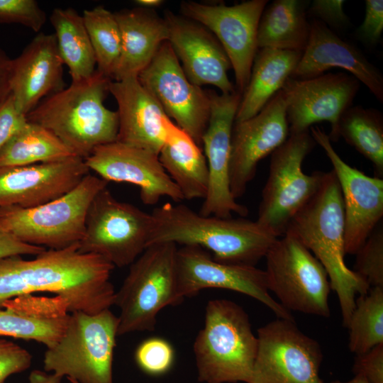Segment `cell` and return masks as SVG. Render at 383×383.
Returning a JSON list of instances; mask_svg holds the SVG:
<instances>
[{
	"label": "cell",
	"instance_id": "1",
	"mask_svg": "<svg viewBox=\"0 0 383 383\" xmlns=\"http://www.w3.org/2000/svg\"><path fill=\"white\" fill-rule=\"evenodd\" d=\"M114 266L104 257L82 253L79 243L46 249L32 260L20 255L0 260V307L6 301L35 292L55 294L67 311L95 314L114 304L110 281Z\"/></svg>",
	"mask_w": 383,
	"mask_h": 383
},
{
	"label": "cell",
	"instance_id": "2",
	"mask_svg": "<svg viewBox=\"0 0 383 383\" xmlns=\"http://www.w3.org/2000/svg\"><path fill=\"white\" fill-rule=\"evenodd\" d=\"M151 215L148 246L161 243L198 245L226 264L255 266L277 239L257 221L203 216L182 204H165Z\"/></svg>",
	"mask_w": 383,
	"mask_h": 383
},
{
	"label": "cell",
	"instance_id": "3",
	"mask_svg": "<svg viewBox=\"0 0 383 383\" xmlns=\"http://www.w3.org/2000/svg\"><path fill=\"white\" fill-rule=\"evenodd\" d=\"M344 233L342 193L331 170L323 172L317 192L292 219L285 234L301 243L325 268L347 328L355 295L367 294L370 286L345 262Z\"/></svg>",
	"mask_w": 383,
	"mask_h": 383
},
{
	"label": "cell",
	"instance_id": "4",
	"mask_svg": "<svg viewBox=\"0 0 383 383\" xmlns=\"http://www.w3.org/2000/svg\"><path fill=\"white\" fill-rule=\"evenodd\" d=\"M111 79L99 70L40 101L27 116L84 160L99 146L117 140L118 112L104 104Z\"/></svg>",
	"mask_w": 383,
	"mask_h": 383
},
{
	"label": "cell",
	"instance_id": "5",
	"mask_svg": "<svg viewBox=\"0 0 383 383\" xmlns=\"http://www.w3.org/2000/svg\"><path fill=\"white\" fill-rule=\"evenodd\" d=\"M198 380L203 383H249L257 338L248 315L228 299L210 300L204 328L194 343Z\"/></svg>",
	"mask_w": 383,
	"mask_h": 383
},
{
	"label": "cell",
	"instance_id": "6",
	"mask_svg": "<svg viewBox=\"0 0 383 383\" xmlns=\"http://www.w3.org/2000/svg\"><path fill=\"white\" fill-rule=\"evenodd\" d=\"M118 323L110 309L95 314L72 312L62 337L44 353L45 371L78 383H113Z\"/></svg>",
	"mask_w": 383,
	"mask_h": 383
},
{
	"label": "cell",
	"instance_id": "7",
	"mask_svg": "<svg viewBox=\"0 0 383 383\" xmlns=\"http://www.w3.org/2000/svg\"><path fill=\"white\" fill-rule=\"evenodd\" d=\"M177 250L172 243L152 244L130 265L115 294L113 305L120 311L118 335L153 331L162 309L182 303L176 282Z\"/></svg>",
	"mask_w": 383,
	"mask_h": 383
},
{
	"label": "cell",
	"instance_id": "8",
	"mask_svg": "<svg viewBox=\"0 0 383 383\" xmlns=\"http://www.w3.org/2000/svg\"><path fill=\"white\" fill-rule=\"evenodd\" d=\"M109 182L88 174L71 191L31 209H0V231L30 245L61 250L79 243L89 207Z\"/></svg>",
	"mask_w": 383,
	"mask_h": 383
},
{
	"label": "cell",
	"instance_id": "9",
	"mask_svg": "<svg viewBox=\"0 0 383 383\" xmlns=\"http://www.w3.org/2000/svg\"><path fill=\"white\" fill-rule=\"evenodd\" d=\"M316 144L309 131L289 134L271 154L257 221L277 238L285 234L292 219L321 185L323 172L307 174L302 170L304 158Z\"/></svg>",
	"mask_w": 383,
	"mask_h": 383
},
{
	"label": "cell",
	"instance_id": "10",
	"mask_svg": "<svg viewBox=\"0 0 383 383\" xmlns=\"http://www.w3.org/2000/svg\"><path fill=\"white\" fill-rule=\"evenodd\" d=\"M152 226L151 213L116 199L106 187L89 207L79 250L100 255L114 267L130 266L147 248Z\"/></svg>",
	"mask_w": 383,
	"mask_h": 383
},
{
	"label": "cell",
	"instance_id": "11",
	"mask_svg": "<svg viewBox=\"0 0 383 383\" xmlns=\"http://www.w3.org/2000/svg\"><path fill=\"white\" fill-rule=\"evenodd\" d=\"M265 258L268 289L282 306L288 311L330 317L328 274L301 243L284 234L277 238Z\"/></svg>",
	"mask_w": 383,
	"mask_h": 383
},
{
	"label": "cell",
	"instance_id": "12",
	"mask_svg": "<svg viewBox=\"0 0 383 383\" xmlns=\"http://www.w3.org/2000/svg\"><path fill=\"white\" fill-rule=\"evenodd\" d=\"M257 338L249 383H323L321 347L294 321L278 318L258 328Z\"/></svg>",
	"mask_w": 383,
	"mask_h": 383
},
{
	"label": "cell",
	"instance_id": "13",
	"mask_svg": "<svg viewBox=\"0 0 383 383\" xmlns=\"http://www.w3.org/2000/svg\"><path fill=\"white\" fill-rule=\"evenodd\" d=\"M175 272L177 293L183 300L206 289H228L262 302L279 318L294 321L290 311L270 296L265 270L255 266L223 263L191 245L177 248Z\"/></svg>",
	"mask_w": 383,
	"mask_h": 383
},
{
	"label": "cell",
	"instance_id": "14",
	"mask_svg": "<svg viewBox=\"0 0 383 383\" xmlns=\"http://www.w3.org/2000/svg\"><path fill=\"white\" fill-rule=\"evenodd\" d=\"M138 79L166 115L201 148L210 117L209 94L189 80L168 41L161 45Z\"/></svg>",
	"mask_w": 383,
	"mask_h": 383
},
{
	"label": "cell",
	"instance_id": "15",
	"mask_svg": "<svg viewBox=\"0 0 383 383\" xmlns=\"http://www.w3.org/2000/svg\"><path fill=\"white\" fill-rule=\"evenodd\" d=\"M267 0H250L233 6L182 1L183 16L206 28L219 41L234 71L235 89L243 94L258 50L257 35Z\"/></svg>",
	"mask_w": 383,
	"mask_h": 383
},
{
	"label": "cell",
	"instance_id": "16",
	"mask_svg": "<svg viewBox=\"0 0 383 383\" xmlns=\"http://www.w3.org/2000/svg\"><path fill=\"white\" fill-rule=\"evenodd\" d=\"M360 87L358 79L343 72L304 80L289 77L282 89L289 134L308 131L313 124L327 121L331 142L338 141L339 120L352 106Z\"/></svg>",
	"mask_w": 383,
	"mask_h": 383
},
{
	"label": "cell",
	"instance_id": "17",
	"mask_svg": "<svg viewBox=\"0 0 383 383\" xmlns=\"http://www.w3.org/2000/svg\"><path fill=\"white\" fill-rule=\"evenodd\" d=\"M210 117L201 139L209 169V187L199 212L203 216L244 217L248 210L238 204L230 189L229 164L231 140L235 115L242 94L209 93Z\"/></svg>",
	"mask_w": 383,
	"mask_h": 383
},
{
	"label": "cell",
	"instance_id": "18",
	"mask_svg": "<svg viewBox=\"0 0 383 383\" xmlns=\"http://www.w3.org/2000/svg\"><path fill=\"white\" fill-rule=\"evenodd\" d=\"M287 102L279 90L255 116L234 122L231 140L230 189L237 199L254 178L259 162L271 155L289 135Z\"/></svg>",
	"mask_w": 383,
	"mask_h": 383
},
{
	"label": "cell",
	"instance_id": "19",
	"mask_svg": "<svg viewBox=\"0 0 383 383\" xmlns=\"http://www.w3.org/2000/svg\"><path fill=\"white\" fill-rule=\"evenodd\" d=\"M311 135L325 151L338 181L343 202L345 252L355 255L383 217V179L350 166L337 153L324 131Z\"/></svg>",
	"mask_w": 383,
	"mask_h": 383
},
{
	"label": "cell",
	"instance_id": "20",
	"mask_svg": "<svg viewBox=\"0 0 383 383\" xmlns=\"http://www.w3.org/2000/svg\"><path fill=\"white\" fill-rule=\"evenodd\" d=\"M89 170L107 182L137 186L146 205H155L163 196L175 202L183 195L161 165L158 155L148 150L115 141L96 148L84 160Z\"/></svg>",
	"mask_w": 383,
	"mask_h": 383
},
{
	"label": "cell",
	"instance_id": "21",
	"mask_svg": "<svg viewBox=\"0 0 383 383\" xmlns=\"http://www.w3.org/2000/svg\"><path fill=\"white\" fill-rule=\"evenodd\" d=\"M90 173L84 159L0 167V209H31L57 199Z\"/></svg>",
	"mask_w": 383,
	"mask_h": 383
},
{
	"label": "cell",
	"instance_id": "22",
	"mask_svg": "<svg viewBox=\"0 0 383 383\" xmlns=\"http://www.w3.org/2000/svg\"><path fill=\"white\" fill-rule=\"evenodd\" d=\"M164 18L168 42L189 80L199 87L213 85L221 94L237 91L228 76L232 68L230 60L214 35L199 23L170 11Z\"/></svg>",
	"mask_w": 383,
	"mask_h": 383
},
{
	"label": "cell",
	"instance_id": "23",
	"mask_svg": "<svg viewBox=\"0 0 383 383\" xmlns=\"http://www.w3.org/2000/svg\"><path fill=\"white\" fill-rule=\"evenodd\" d=\"M308 43L291 78L308 79L333 67L341 68L364 84L383 103V74L354 45L343 40L318 20L310 22Z\"/></svg>",
	"mask_w": 383,
	"mask_h": 383
},
{
	"label": "cell",
	"instance_id": "24",
	"mask_svg": "<svg viewBox=\"0 0 383 383\" xmlns=\"http://www.w3.org/2000/svg\"><path fill=\"white\" fill-rule=\"evenodd\" d=\"M63 65L55 35L43 33L13 59L11 94L20 113L26 116L42 99L64 89Z\"/></svg>",
	"mask_w": 383,
	"mask_h": 383
},
{
	"label": "cell",
	"instance_id": "25",
	"mask_svg": "<svg viewBox=\"0 0 383 383\" xmlns=\"http://www.w3.org/2000/svg\"><path fill=\"white\" fill-rule=\"evenodd\" d=\"M109 92L118 104L117 141L159 155L170 118L138 77L111 81Z\"/></svg>",
	"mask_w": 383,
	"mask_h": 383
},
{
	"label": "cell",
	"instance_id": "26",
	"mask_svg": "<svg viewBox=\"0 0 383 383\" xmlns=\"http://www.w3.org/2000/svg\"><path fill=\"white\" fill-rule=\"evenodd\" d=\"M114 14L120 29L121 48L112 79L138 77L161 45L168 41L167 22L152 9L140 6Z\"/></svg>",
	"mask_w": 383,
	"mask_h": 383
},
{
	"label": "cell",
	"instance_id": "27",
	"mask_svg": "<svg viewBox=\"0 0 383 383\" xmlns=\"http://www.w3.org/2000/svg\"><path fill=\"white\" fill-rule=\"evenodd\" d=\"M158 157L184 199H204L209 187V169L201 148L170 118Z\"/></svg>",
	"mask_w": 383,
	"mask_h": 383
},
{
	"label": "cell",
	"instance_id": "28",
	"mask_svg": "<svg viewBox=\"0 0 383 383\" xmlns=\"http://www.w3.org/2000/svg\"><path fill=\"white\" fill-rule=\"evenodd\" d=\"M302 52L264 48L258 49L250 79L242 94L235 122L258 113L282 89L299 62Z\"/></svg>",
	"mask_w": 383,
	"mask_h": 383
},
{
	"label": "cell",
	"instance_id": "29",
	"mask_svg": "<svg viewBox=\"0 0 383 383\" xmlns=\"http://www.w3.org/2000/svg\"><path fill=\"white\" fill-rule=\"evenodd\" d=\"M308 0H274L260 17L257 35L258 49L269 48L303 52L310 35Z\"/></svg>",
	"mask_w": 383,
	"mask_h": 383
},
{
	"label": "cell",
	"instance_id": "30",
	"mask_svg": "<svg viewBox=\"0 0 383 383\" xmlns=\"http://www.w3.org/2000/svg\"><path fill=\"white\" fill-rule=\"evenodd\" d=\"M0 309V338L35 340L47 348L54 345L65 330L69 314L65 307L30 311L26 296L4 302Z\"/></svg>",
	"mask_w": 383,
	"mask_h": 383
},
{
	"label": "cell",
	"instance_id": "31",
	"mask_svg": "<svg viewBox=\"0 0 383 383\" xmlns=\"http://www.w3.org/2000/svg\"><path fill=\"white\" fill-rule=\"evenodd\" d=\"M50 20L60 55L69 69L72 82L91 77L96 70V60L82 15L72 8H55Z\"/></svg>",
	"mask_w": 383,
	"mask_h": 383
},
{
	"label": "cell",
	"instance_id": "32",
	"mask_svg": "<svg viewBox=\"0 0 383 383\" xmlns=\"http://www.w3.org/2000/svg\"><path fill=\"white\" fill-rule=\"evenodd\" d=\"M74 155L55 135L29 121L0 150V167L53 162Z\"/></svg>",
	"mask_w": 383,
	"mask_h": 383
},
{
	"label": "cell",
	"instance_id": "33",
	"mask_svg": "<svg viewBox=\"0 0 383 383\" xmlns=\"http://www.w3.org/2000/svg\"><path fill=\"white\" fill-rule=\"evenodd\" d=\"M338 134L374 167L375 177H383V115L376 109L352 106L340 117Z\"/></svg>",
	"mask_w": 383,
	"mask_h": 383
},
{
	"label": "cell",
	"instance_id": "34",
	"mask_svg": "<svg viewBox=\"0 0 383 383\" xmlns=\"http://www.w3.org/2000/svg\"><path fill=\"white\" fill-rule=\"evenodd\" d=\"M347 328L349 349L356 355L383 344V288H370L359 295Z\"/></svg>",
	"mask_w": 383,
	"mask_h": 383
},
{
	"label": "cell",
	"instance_id": "35",
	"mask_svg": "<svg viewBox=\"0 0 383 383\" xmlns=\"http://www.w3.org/2000/svg\"><path fill=\"white\" fill-rule=\"evenodd\" d=\"M82 17L95 54L96 70L112 80L121 48L115 14L99 6L84 10Z\"/></svg>",
	"mask_w": 383,
	"mask_h": 383
},
{
	"label": "cell",
	"instance_id": "36",
	"mask_svg": "<svg viewBox=\"0 0 383 383\" xmlns=\"http://www.w3.org/2000/svg\"><path fill=\"white\" fill-rule=\"evenodd\" d=\"M354 272L370 287L383 288V229L379 224L355 253Z\"/></svg>",
	"mask_w": 383,
	"mask_h": 383
},
{
	"label": "cell",
	"instance_id": "37",
	"mask_svg": "<svg viewBox=\"0 0 383 383\" xmlns=\"http://www.w3.org/2000/svg\"><path fill=\"white\" fill-rule=\"evenodd\" d=\"M135 360L145 373L158 376L167 372L174 360V351L166 340L152 337L143 340L137 348Z\"/></svg>",
	"mask_w": 383,
	"mask_h": 383
},
{
	"label": "cell",
	"instance_id": "38",
	"mask_svg": "<svg viewBox=\"0 0 383 383\" xmlns=\"http://www.w3.org/2000/svg\"><path fill=\"white\" fill-rule=\"evenodd\" d=\"M45 21V13L34 0H0V23H18L38 32Z\"/></svg>",
	"mask_w": 383,
	"mask_h": 383
},
{
	"label": "cell",
	"instance_id": "39",
	"mask_svg": "<svg viewBox=\"0 0 383 383\" xmlns=\"http://www.w3.org/2000/svg\"><path fill=\"white\" fill-rule=\"evenodd\" d=\"M344 0H313L307 9V16L318 20L333 31H344L351 26L344 12Z\"/></svg>",
	"mask_w": 383,
	"mask_h": 383
},
{
	"label": "cell",
	"instance_id": "40",
	"mask_svg": "<svg viewBox=\"0 0 383 383\" xmlns=\"http://www.w3.org/2000/svg\"><path fill=\"white\" fill-rule=\"evenodd\" d=\"M383 32V1L366 0L365 14L355 30L356 38L370 48H375Z\"/></svg>",
	"mask_w": 383,
	"mask_h": 383
},
{
	"label": "cell",
	"instance_id": "41",
	"mask_svg": "<svg viewBox=\"0 0 383 383\" xmlns=\"http://www.w3.org/2000/svg\"><path fill=\"white\" fill-rule=\"evenodd\" d=\"M32 358L26 349L0 338V383H5L12 374L28 370L32 364Z\"/></svg>",
	"mask_w": 383,
	"mask_h": 383
},
{
	"label": "cell",
	"instance_id": "42",
	"mask_svg": "<svg viewBox=\"0 0 383 383\" xmlns=\"http://www.w3.org/2000/svg\"><path fill=\"white\" fill-rule=\"evenodd\" d=\"M355 375H361L368 383H383V344L356 355L353 366Z\"/></svg>",
	"mask_w": 383,
	"mask_h": 383
},
{
	"label": "cell",
	"instance_id": "43",
	"mask_svg": "<svg viewBox=\"0 0 383 383\" xmlns=\"http://www.w3.org/2000/svg\"><path fill=\"white\" fill-rule=\"evenodd\" d=\"M20 113L11 94L0 105V150L27 122Z\"/></svg>",
	"mask_w": 383,
	"mask_h": 383
},
{
	"label": "cell",
	"instance_id": "44",
	"mask_svg": "<svg viewBox=\"0 0 383 383\" xmlns=\"http://www.w3.org/2000/svg\"><path fill=\"white\" fill-rule=\"evenodd\" d=\"M46 248L25 243L10 233L0 231V260L16 255H37Z\"/></svg>",
	"mask_w": 383,
	"mask_h": 383
},
{
	"label": "cell",
	"instance_id": "45",
	"mask_svg": "<svg viewBox=\"0 0 383 383\" xmlns=\"http://www.w3.org/2000/svg\"><path fill=\"white\" fill-rule=\"evenodd\" d=\"M13 59L0 49V105L11 91Z\"/></svg>",
	"mask_w": 383,
	"mask_h": 383
},
{
	"label": "cell",
	"instance_id": "46",
	"mask_svg": "<svg viewBox=\"0 0 383 383\" xmlns=\"http://www.w3.org/2000/svg\"><path fill=\"white\" fill-rule=\"evenodd\" d=\"M62 378L54 374H47L40 371H34L30 377V383H60Z\"/></svg>",
	"mask_w": 383,
	"mask_h": 383
},
{
	"label": "cell",
	"instance_id": "47",
	"mask_svg": "<svg viewBox=\"0 0 383 383\" xmlns=\"http://www.w3.org/2000/svg\"><path fill=\"white\" fill-rule=\"evenodd\" d=\"M140 7L152 9L163 4L162 0H137L135 1Z\"/></svg>",
	"mask_w": 383,
	"mask_h": 383
},
{
	"label": "cell",
	"instance_id": "48",
	"mask_svg": "<svg viewBox=\"0 0 383 383\" xmlns=\"http://www.w3.org/2000/svg\"><path fill=\"white\" fill-rule=\"evenodd\" d=\"M330 383H368V382L362 376L355 375L354 378L345 382L336 380V381H333Z\"/></svg>",
	"mask_w": 383,
	"mask_h": 383
},
{
	"label": "cell",
	"instance_id": "49",
	"mask_svg": "<svg viewBox=\"0 0 383 383\" xmlns=\"http://www.w3.org/2000/svg\"><path fill=\"white\" fill-rule=\"evenodd\" d=\"M68 380L70 381V383H78V382H77L76 381H74L73 379H68Z\"/></svg>",
	"mask_w": 383,
	"mask_h": 383
}]
</instances>
